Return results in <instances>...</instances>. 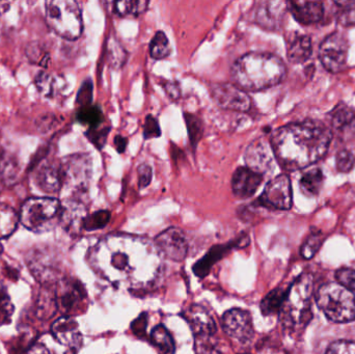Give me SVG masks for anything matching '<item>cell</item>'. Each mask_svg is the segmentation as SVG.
<instances>
[{"instance_id": "8992f818", "label": "cell", "mask_w": 355, "mask_h": 354, "mask_svg": "<svg viewBox=\"0 0 355 354\" xmlns=\"http://www.w3.org/2000/svg\"><path fill=\"white\" fill-rule=\"evenodd\" d=\"M314 281L311 274H302L288 291L283 306L284 324L289 328L306 326L312 318L311 297Z\"/></svg>"}, {"instance_id": "db71d44e", "label": "cell", "mask_w": 355, "mask_h": 354, "mask_svg": "<svg viewBox=\"0 0 355 354\" xmlns=\"http://www.w3.org/2000/svg\"><path fill=\"white\" fill-rule=\"evenodd\" d=\"M127 145H128V141H127L126 137L122 136V135H116L114 137V147H116L119 153H124Z\"/></svg>"}, {"instance_id": "9a60e30c", "label": "cell", "mask_w": 355, "mask_h": 354, "mask_svg": "<svg viewBox=\"0 0 355 354\" xmlns=\"http://www.w3.org/2000/svg\"><path fill=\"white\" fill-rule=\"evenodd\" d=\"M287 10V2H260L254 8V22L266 30H277L283 24Z\"/></svg>"}, {"instance_id": "c3c4849f", "label": "cell", "mask_w": 355, "mask_h": 354, "mask_svg": "<svg viewBox=\"0 0 355 354\" xmlns=\"http://www.w3.org/2000/svg\"><path fill=\"white\" fill-rule=\"evenodd\" d=\"M137 175H139V185L141 188H146L151 184L152 178H153L151 166L148 164H141L137 168Z\"/></svg>"}, {"instance_id": "3957f363", "label": "cell", "mask_w": 355, "mask_h": 354, "mask_svg": "<svg viewBox=\"0 0 355 354\" xmlns=\"http://www.w3.org/2000/svg\"><path fill=\"white\" fill-rule=\"evenodd\" d=\"M283 60L267 52H250L236 60L232 67L234 85L244 91H260L270 89L286 76Z\"/></svg>"}, {"instance_id": "9c48e42d", "label": "cell", "mask_w": 355, "mask_h": 354, "mask_svg": "<svg viewBox=\"0 0 355 354\" xmlns=\"http://www.w3.org/2000/svg\"><path fill=\"white\" fill-rule=\"evenodd\" d=\"M349 42L345 35L334 33L327 35L319 48L321 64L331 73L343 71L347 62Z\"/></svg>"}, {"instance_id": "4dcf8cb0", "label": "cell", "mask_w": 355, "mask_h": 354, "mask_svg": "<svg viewBox=\"0 0 355 354\" xmlns=\"http://www.w3.org/2000/svg\"><path fill=\"white\" fill-rule=\"evenodd\" d=\"M114 12L119 17H137L147 10L150 2L146 0H125L114 2Z\"/></svg>"}, {"instance_id": "9f6ffc18", "label": "cell", "mask_w": 355, "mask_h": 354, "mask_svg": "<svg viewBox=\"0 0 355 354\" xmlns=\"http://www.w3.org/2000/svg\"><path fill=\"white\" fill-rule=\"evenodd\" d=\"M2 253V245H0V255H1Z\"/></svg>"}, {"instance_id": "e0dca14e", "label": "cell", "mask_w": 355, "mask_h": 354, "mask_svg": "<svg viewBox=\"0 0 355 354\" xmlns=\"http://www.w3.org/2000/svg\"><path fill=\"white\" fill-rule=\"evenodd\" d=\"M263 180V175L254 172L248 166H240L232 177V191L238 199L248 200L257 193Z\"/></svg>"}, {"instance_id": "f35d334b", "label": "cell", "mask_w": 355, "mask_h": 354, "mask_svg": "<svg viewBox=\"0 0 355 354\" xmlns=\"http://www.w3.org/2000/svg\"><path fill=\"white\" fill-rule=\"evenodd\" d=\"M323 241H324V236H323L322 233L314 232L313 234H311L308 239H306V242L302 245V257L304 259H312L316 255L317 251L320 249Z\"/></svg>"}, {"instance_id": "7402d4cb", "label": "cell", "mask_w": 355, "mask_h": 354, "mask_svg": "<svg viewBox=\"0 0 355 354\" xmlns=\"http://www.w3.org/2000/svg\"><path fill=\"white\" fill-rule=\"evenodd\" d=\"M288 10L302 25L320 22L324 16V6L321 1H289Z\"/></svg>"}, {"instance_id": "74e56055", "label": "cell", "mask_w": 355, "mask_h": 354, "mask_svg": "<svg viewBox=\"0 0 355 354\" xmlns=\"http://www.w3.org/2000/svg\"><path fill=\"white\" fill-rule=\"evenodd\" d=\"M108 60L114 68H122L123 64L126 62L127 53L121 43L116 39H112L108 42Z\"/></svg>"}, {"instance_id": "f1b7e54d", "label": "cell", "mask_w": 355, "mask_h": 354, "mask_svg": "<svg viewBox=\"0 0 355 354\" xmlns=\"http://www.w3.org/2000/svg\"><path fill=\"white\" fill-rule=\"evenodd\" d=\"M19 215L6 204L0 203V239L8 238L18 227Z\"/></svg>"}, {"instance_id": "8d00e7d4", "label": "cell", "mask_w": 355, "mask_h": 354, "mask_svg": "<svg viewBox=\"0 0 355 354\" xmlns=\"http://www.w3.org/2000/svg\"><path fill=\"white\" fill-rule=\"evenodd\" d=\"M35 85L41 95L46 98H52L55 93V78L48 73L41 71L35 78Z\"/></svg>"}, {"instance_id": "1f68e13d", "label": "cell", "mask_w": 355, "mask_h": 354, "mask_svg": "<svg viewBox=\"0 0 355 354\" xmlns=\"http://www.w3.org/2000/svg\"><path fill=\"white\" fill-rule=\"evenodd\" d=\"M76 120L83 125H87L91 128H97L103 122V112L98 106L89 105L79 107L76 114Z\"/></svg>"}, {"instance_id": "681fc988", "label": "cell", "mask_w": 355, "mask_h": 354, "mask_svg": "<svg viewBox=\"0 0 355 354\" xmlns=\"http://www.w3.org/2000/svg\"><path fill=\"white\" fill-rule=\"evenodd\" d=\"M148 318L147 314H141L137 319L131 324V330L135 333V336L144 337L146 335V328H147Z\"/></svg>"}, {"instance_id": "836d02e7", "label": "cell", "mask_w": 355, "mask_h": 354, "mask_svg": "<svg viewBox=\"0 0 355 354\" xmlns=\"http://www.w3.org/2000/svg\"><path fill=\"white\" fill-rule=\"evenodd\" d=\"M338 22L343 26L355 25V1L335 2Z\"/></svg>"}, {"instance_id": "d6986e66", "label": "cell", "mask_w": 355, "mask_h": 354, "mask_svg": "<svg viewBox=\"0 0 355 354\" xmlns=\"http://www.w3.org/2000/svg\"><path fill=\"white\" fill-rule=\"evenodd\" d=\"M87 214V207L79 200H67L62 204L60 222L70 234H78L83 230V222Z\"/></svg>"}, {"instance_id": "f6af8a7d", "label": "cell", "mask_w": 355, "mask_h": 354, "mask_svg": "<svg viewBox=\"0 0 355 354\" xmlns=\"http://www.w3.org/2000/svg\"><path fill=\"white\" fill-rule=\"evenodd\" d=\"M339 284L347 288L352 292H355V270L350 268H342L336 274Z\"/></svg>"}, {"instance_id": "f546056e", "label": "cell", "mask_w": 355, "mask_h": 354, "mask_svg": "<svg viewBox=\"0 0 355 354\" xmlns=\"http://www.w3.org/2000/svg\"><path fill=\"white\" fill-rule=\"evenodd\" d=\"M288 290L283 288H277L271 291L270 293L264 297L262 303H261V311L265 316L273 315L277 314L279 310L283 308L284 303H285L286 297H287Z\"/></svg>"}, {"instance_id": "11a10c76", "label": "cell", "mask_w": 355, "mask_h": 354, "mask_svg": "<svg viewBox=\"0 0 355 354\" xmlns=\"http://www.w3.org/2000/svg\"><path fill=\"white\" fill-rule=\"evenodd\" d=\"M27 354H53L45 345L43 344H35L29 349Z\"/></svg>"}, {"instance_id": "d6a6232c", "label": "cell", "mask_w": 355, "mask_h": 354, "mask_svg": "<svg viewBox=\"0 0 355 354\" xmlns=\"http://www.w3.org/2000/svg\"><path fill=\"white\" fill-rule=\"evenodd\" d=\"M171 54V45L164 31H157L150 44V55L156 60H164Z\"/></svg>"}, {"instance_id": "cb8c5ba5", "label": "cell", "mask_w": 355, "mask_h": 354, "mask_svg": "<svg viewBox=\"0 0 355 354\" xmlns=\"http://www.w3.org/2000/svg\"><path fill=\"white\" fill-rule=\"evenodd\" d=\"M331 126L338 134L347 136L355 132V109L349 106L340 104L331 112Z\"/></svg>"}, {"instance_id": "7c38bea8", "label": "cell", "mask_w": 355, "mask_h": 354, "mask_svg": "<svg viewBox=\"0 0 355 354\" xmlns=\"http://www.w3.org/2000/svg\"><path fill=\"white\" fill-rule=\"evenodd\" d=\"M221 324L227 336L242 344H248L254 338L252 315L245 310L232 309L225 312Z\"/></svg>"}, {"instance_id": "4fadbf2b", "label": "cell", "mask_w": 355, "mask_h": 354, "mask_svg": "<svg viewBox=\"0 0 355 354\" xmlns=\"http://www.w3.org/2000/svg\"><path fill=\"white\" fill-rule=\"evenodd\" d=\"M154 245L159 254L166 259L183 262L187 257V239L181 229L175 227L166 229L156 237Z\"/></svg>"}, {"instance_id": "2e32d148", "label": "cell", "mask_w": 355, "mask_h": 354, "mask_svg": "<svg viewBox=\"0 0 355 354\" xmlns=\"http://www.w3.org/2000/svg\"><path fill=\"white\" fill-rule=\"evenodd\" d=\"M52 335L58 342L68 347L67 353L76 354L79 347L83 344V335L79 330V326L72 317L64 316L52 324Z\"/></svg>"}, {"instance_id": "7bdbcfd3", "label": "cell", "mask_w": 355, "mask_h": 354, "mask_svg": "<svg viewBox=\"0 0 355 354\" xmlns=\"http://www.w3.org/2000/svg\"><path fill=\"white\" fill-rule=\"evenodd\" d=\"M355 157L348 150H342L336 156V166L337 170L341 172H349L354 168Z\"/></svg>"}, {"instance_id": "ee69618b", "label": "cell", "mask_w": 355, "mask_h": 354, "mask_svg": "<svg viewBox=\"0 0 355 354\" xmlns=\"http://www.w3.org/2000/svg\"><path fill=\"white\" fill-rule=\"evenodd\" d=\"M160 136H162V129H160L159 123L156 120L155 116L148 114L144 123V137L149 141Z\"/></svg>"}, {"instance_id": "f907efd6", "label": "cell", "mask_w": 355, "mask_h": 354, "mask_svg": "<svg viewBox=\"0 0 355 354\" xmlns=\"http://www.w3.org/2000/svg\"><path fill=\"white\" fill-rule=\"evenodd\" d=\"M12 313V306L8 297H0V324L6 322Z\"/></svg>"}, {"instance_id": "603a6c76", "label": "cell", "mask_w": 355, "mask_h": 354, "mask_svg": "<svg viewBox=\"0 0 355 354\" xmlns=\"http://www.w3.org/2000/svg\"><path fill=\"white\" fill-rule=\"evenodd\" d=\"M85 299V292L83 287L76 282H66L58 292V308L62 310L66 316L78 310Z\"/></svg>"}, {"instance_id": "ac0fdd59", "label": "cell", "mask_w": 355, "mask_h": 354, "mask_svg": "<svg viewBox=\"0 0 355 354\" xmlns=\"http://www.w3.org/2000/svg\"><path fill=\"white\" fill-rule=\"evenodd\" d=\"M35 181L37 186L44 193H58L62 188L60 162H42L35 172Z\"/></svg>"}, {"instance_id": "83f0119b", "label": "cell", "mask_w": 355, "mask_h": 354, "mask_svg": "<svg viewBox=\"0 0 355 354\" xmlns=\"http://www.w3.org/2000/svg\"><path fill=\"white\" fill-rule=\"evenodd\" d=\"M152 345L159 354H175L174 339L164 326H157L151 333Z\"/></svg>"}, {"instance_id": "f5cc1de1", "label": "cell", "mask_w": 355, "mask_h": 354, "mask_svg": "<svg viewBox=\"0 0 355 354\" xmlns=\"http://www.w3.org/2000/svg\"><path fill=\"white\" fill-rule=\"evenodd\" d=\"M54 120H55L54 116H41V118H39V120L37 121V129H39V131H42V132L50 130V129L52 128V126H53Z\"/></svg>"}, {"instance_id": "8fae6325", "label": "cell", "mask_w": 355, "mask_h": 354, "mask_svg": "<svg viewBox=\"0 0 355 354\" xmlns=\"http://www.w3.org/2000/svg\"><path fill=\"white\" fill-rule=\"evenodd\" d=\"M210 95L213 101L225 109L246 112L252 107V99L248 93L232 83H213Z\"/></svg>"}, {"instance_id": "b9f144b4", "label": "cell", "mask_w": 355, "mask_h": 354, "mask_svg": "<svg viewBox=\"0 0 355 354\" xmlns=\"http://www.w3.org/2000/svg\"><path fill=\"white\" fill-rule=\"evenodd\" d=\"M110 131V127L91 128L85 132V136L87 137V139H89L97 149L101 150L102 148L105 145Z\"/></svg>"}, {"instance_id": "7a4b0ae2", "label": "cell", "mask_w": 355, "mask_h": 354, "mask_svg": "<svg viewBox=\"0 0 355 354\" xmlns=\"http://www.w3.org/2000/svg\"><path fill=\"white\" fill-rule=\"evenodd\" d=\"M333 139L331 128L319 121L279 127L271 135L275 160L283 170L295 172L320 161Z\"/></svg>"}, {"instance_id": "484cf974", "label": "cell", "mask_w": 355, "mask_h": 354, "mask_svg": "<svg viewBox=\"0 0 355 354\" xmlns=\"http://www.w3.org/2000/svg\"><path fill=\"white\" fill-rule=\"evenodd\" d=\"M312 39L309 35H298L288 48V60L292 64H302L312 55Z\"/></svg>"}, {"instance_id": "7dc6e473", "label": "cell", "mask_w": 355, "mask_h": 354, "mask_svg": "<svg viewBox=\"0 0 355 354\" xmlns=\"http://www.w3.org/2000/svg\"><path fill=\"white\" fill-rule=\"evenodd\" d=\"M92 99H93V85H92L91 80H87L79 89L76 103L78 104L79 107H83V106L92 104Z\"/></svg>"}, {"instance_id": "52a82bcc", "label": "cell", "mask_w": 355, "mask_h": 354, "mask_svg": "<svg viewBox=\"0 0 355 354\" xmlns=\"http://www.w3.org/2000/svg\"><path fill=\"white\" fill-rule=\"evenodd\" d=\"M62 203L54 197H31L21 208V224L35 233L51 230L60 222Z\"/></svg>"}, {"instance_id": "5bb4252c", "label": "cell", "mask_w": 355, "mask_h": 354, "mask_svg": "<svg viewBox=\"0 0 355 354\" xmlns=\"http://www.w3.org/2000/svg\"><path fill=\"white\" fill-rule=\"evenodd\" d=\"M246 166L254 172L264 176L270 172L275 166V154L271 148L270 141L264 139H258L252 141L246 148L244 153Z\"/></svg>"}, {"instance_id": "816d5d0a", "label": "cell", "mask_w": 355, "mask_h": 354, "mask_svg": "<svg viewBox=\"0 0 355 354\" xmlns=\"http://www.w3.org/2000/svg\"><path fill=\"white\" fill-rule=\"evenodd\" d=\"M162 85H164V91H166V93L168 94L171 99L178 100L181 97V87H180L179 83L166 81Z\"/></svg>"}, {"instance_id": "6da1fadb", "label": "cell", "mask_w": 355, "mask_h": 354, "mask_svg": "<svg viewBox=\"0 0 355 354\" xmlns=\"http://www.w3.org/2000/svg\"><path fill=\"white\" fill-rule=\"evenodd\" d=\"M159 251L146 239L112 235L100 241L89 253L94 272L116 286L148 288L162 270Z\"/></svg>"}, {"instance_id": "44dd1931", "label": "cell", "mask_w": 355, "mask_h": 354, "mask_svg": "<svg viewBox=\"0 0 355 354\" xmlns=\"http://www.w3.org/2000/svg\"><path fill=\"white\" fill-rule=\"evenodd\" d=\"M250 243V238L248 235H243L238 240L225 245H215L208 253L202 257L196 265L193 266V274L198 278H205L210 272L211 267L216 263L218 260L223 259L225 254L229 253L232 249L237 247H246Z\"/></svg>"}, {"instance_id": "ab89813d", "label": "cell", "mask_w": 355, "mask_h": 354, "mask_svg": "<svg viewBox=\"0 0 355 354\" xmlns=\"http://www.w3.org/2000/svg\"><path fill=\"white\" fill-rule=\"evenodd\" d=\"M212 337H196L194 348L196 354H221L218 344Z\"/></svg>"}, {"instance_id": "30bf717a", "label": "cell", "mask_w": 355, "mask_h": 354, "mask_svg": "<svg viewBox=\"0 0 355 354\" xmlns=\"http://www.w3.org/2000/svg\"><path fill=\"white\" fill-rule=\"evenodd\" d=\"M263 207L275 210H290L293 206V191L288 175H279L269 181L258 199Z\"/></svg>"}, {"instance_id": "bcb514c9", "label": "cell", "mask_w": 355, "mask_h": 354, "mask_svg": "<svg viewBox=\"0 0 355 354\" xmlns=\"http://www.w3.org/2000/svg\"><path fill=\"white\" fill-rule=\"evenodd\" d=\"M327 354H355V342L348 340L336 341L329 345Z\"/></svg>"}, {"instance_id": "4316f807", "label": "cell", "mask_w": 355, "mask_h": 354, "mask_svg": "<svg viewBox=\"0 0 355 354\" xmlns=\"http://www.w3.org/2000/svg\"><path fill=\"white\" fill-rule=\"evenodd\" d=\"M324 182V175L320 168H312L300 179V189L308 197H316Z\"/></svg>"}, {"instance_id": "277c9868", "label": "cell", "mask_w": 355, "mask_h": 354, "mask_svg": "<svg viewBox=\"0 0 355 354\" xmlns=\"http://www.w3.org/2000/svg\"><path fill=\"white\" fill-rule=\"evenodd\" d=\"M317 306L327 319L336 324H348L355 319L354 292L339 283H329L319 288Z\"/></svg>"}, {"instance_id": "d4e9b609", "label": "cell", "mask_w": 355, "mask_h": 354, "mask_svg": "<svg viewBox=\"0 0 355 354\" xmlns=\"http://www.w3.org/2000/svg\"><path fill=\"white\" fill-rule=\"evenodd\" d=\"M20 172L18 158L6 150H0V181L6 185L16 182Z\"/></svg>"}, {"instance_id": "e575fe53", "label": "cell", "mask_w": 355, "mask_h": 354, "mask_svg": "<svg viewBox=\"0 0 355 354\" xmlns=\"http://www.w3.org/2000/svg\"><path fill=\"white\" fill-rule=\"evenodd\" d=\"M110 212L107 210H100V211L94 212L85 218V222L83 224V230L92 232V231L101 230L105 228L110 222Z\"/></svg>"}, {"instance_id": "60d3db41", "label": "cell", "mask_w": 355, "mask_h": 354, "mask_svg": "<svg viewBox=\"0 0 355 354\" xmlns=\"http://www.w3.org/2000/svg\"><path fill=\"white\" fill-rule=\"evenodd\" d=\"M26 54L31 62L40 64V66H48V62H49L50 60L49 53L46 52L39 44H31V45L26 48Z\"/></svg>"}, {"instance_id": "ba28073f", "label": "cell", "mask_w": 355, "mask_h": 354, "mask_svg": "<svg viewBox=\"0 0 355 354\" xmlns=\"http://www.w3.org/2000/svg\"><path fill=\"white\" fill-rule=\"evenodd\" d=\"M62 187L75 193H85L92 177V159L87 154H73L60 162Z\"/></svg>"}, {"instance_id": "5b68a950", "label": "cell", "mask_w": 355, "mask_h": 354, "mask_svg": "<svg viewBox=\"0 0 355 354\" xmlns=\"http://www.w3.org/2000/svg\"><path fill=\"white\" fill-rule=\"evenodd\" d=\"M46 20L50 28L64 39L74 41L83 33V12L79 4L73 0L46 2Z\"/></svg>"}, {"instance_id": "d590c367", "label": "cell", "mask_w": 355, "mask_h": 354, "mask_svg": "<svg viewBox=\"0 0 355 354\" xmlns=\"http://www.w3.org/2000/svg\"><path fill=\"white\" fill-rule=\"evenodd\" d=\"M184 118H185L186 126H187L188 135H189L190 143H191L192 148L196 149L198 143H200V139L204 132L202 128V123L198 116L191 114H184Z\"/></svg>"}, {"instance_id": "ffe728a7", "label": "cell", "mask_w": 355, "mask_h": 354, "mask_svg": "<svg viewBox=\"0 0 355 354\" xmlns=\"http://www.w3.org/2000/svg\"><path fill=\"white\" fill-rule=\"evenodd\" d=\"M194 337H211L217 328L211 314L200 305H192L184 313Z\"/></svg>"}]
</instances>
